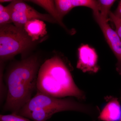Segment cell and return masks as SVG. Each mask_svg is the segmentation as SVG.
<instances>
[{
  "instance_id": "cell-1",
  "label": "cell",
  "mask_w": 121,
  "mask_h": 121,
  "mask_svg": "<svg viewBox=\"0 0 121 121\" xmlns=\"http://www.w3.org/2000/svg\"><path fill=\"white\" fill-rule=\"evenodd\" d=\"M39 63L36 56H31L16 64L6 78L7 95L4 106L5 111L17 114L31 99L36 88Z\"/></svg>"
},
{
  "instance_id": "cell-2",
  "label": "cell",
  "mask_w": 121,
  "mask_h": 121,
  "mask_svg": "<svg viewBox=\"0 0 121 121\" xmlns=\"http://www.w3.org/2000/svg\"><path fill=\"white\" fill-rule=\"evenodd\" d=\"M36 88L37 91L55 97L85 98L84 93L75 84L68 68L57 56L46 60L40 68Z\"/></svg>"
},
{
  "instance_id": "cell-3",
  "label": "cell",
  "mask_w": 121,
  "mask_h": 121,
  "mask_svg": "<svg viewBox=\"0 0 121 121\" xmlns=\"http://www.w3.org/2000/svg\"><path fill=\"white\" fill-rule=\"evenodd\" d=\"M87 106L71 99H59L37 91L17 114L34 121H46L55 113L66 111L88 113Z\"/></svg>"
},
{
  "instance_id": "cell-4",
  "label": "cell",
  "mask_w": 121,
  "mask_h": 121,
  "mask_svg": "<svg viewBox=\"0 0 121 121\" xmlns=\"http://www.w3.org/2000/svg\"><path fill=\"white\" fill-rule=\"evenodd\" d=\"M24 28L11 24L0 26L1 60L9 59L28 50L33 43Z\"/></svg>"
},
{
  "instance_id": "cell-5",
  "label": "cell",
  "mask_w": 121,
  "mask_h": 121,
  "mask_svg": "<svg viewBox=\"0 0 121 121\" xmlns=\"http://www.w3.org/2000/svg\"><path fill=\"white\" fill-rule=\"evenodd\" d=\"M8 6L11 13L12 22L18 27L24 28L27 22L35 19L52 23H57L50 14L40 13L22 1L13 0Z\"/></svg>"
},
{
  "instance_id": "cell-6",
  "label": "cell",
  "mask_w": 121,
  "mask_h": 121,
  "mask_svg": "<svg viewBox=\"0 0 121 121\" xmlns=\"http://www.w3.org/2000/svg\"><path fill=\"white\" fill-rule=\"evenodd\" d=\"M95 19L103 33L107 43L117 58L116 70L121 75V40L116 31L108 24V19L101 16L98 11H93Z\"/></svg>"
},
{
  "instance_id": "cell-7",
  "label": "cell",
  "mask_w": 121,
  "mask_h": 121,
  "mask_svg": "<svg viewBox=\"0 0 121 121\" xmlns=\"http://www.w3.org/2000/svg\"><path fill=\"white\" fill-rule=\"evenodd\" d=\"M78 51L77 68L84 72H97L99 68L98 65V55L95 50L87 44H83Z\"/></svg>"
},
{
  "instance_id": "cell-8",
  "label": "cell",
  "mask_w": 121,
  "mask_h": 121,
  "mask_svg": "<svg viewBox=\"0 0 121 121\" xmlns=\"http://www.w3.org/2000/svg\"><path fill=\"white\" fill-rule=\"evenodd\" d=\"M103 105L98 119L102 121H121V104L117 98H107Z\"/></svg>"
},
{
  "instance_id": "cell-9",
  "label": "cell",
  "mask_w": 121,
  "mask_h": 121,
  "mask_svg": "<svg viewBox=\"0 0 121 121\" xmlns=\"http://www.w3.org/2000/svg\"><path fill=\"white\" fill-rule=\"evenodd\" d=\"M46 27V24L43 21L35 19L27 22L24 26V29L34 42L47 35Z\"/></svg>"
},
{
  "instance_id": "cell-10",
  "label": "cell",
  "mask_w": 121,
  "mask_h": 121,
  "mask_svg": "<svg viewBox=\"0 0 121 121\" xmlns=\"http://www.w3.org/2000/svg\"><path fill=\"white\" fill-rule=\"evenodd\" d=\"M29 1L38 5L46 10L50 13V15L56 20L57 23L66 29V26L62 22L63 18L60 16L56 9L54 1L34 0Z\"/></svg>"
},
{
  "instance_id": "cell-11",
  "label": "cell",
  "mask_w": 121,
  "mask_h": 121,
  "mask_svg": "<svg viewBox=\"0 0 121 121\" xmlns=\"http://www.w3.org/2000/svg\"><path fill=\"white\" fill-rule=\"evenodd\" d=\"M54 1L56 9L62 18L74 8L71 0H56Z\"/></svg>"
},
{
  "instance_id": "cell-12",
  "label": "cell",
  "mask_w": 121,
  "mask_h": 121,
  "mask_svg": "<svg viewBox=\"0 0 121 121\" xmlns=\"http://www.w3.org/2000/svg\"><path fill=\"white\" fill-rule=\"evenodd\" d=\"M114 0H97L98 11L103 17L108 19V16L110 12V9L114 3Z\"/></svg>"
},
{
  "instance_id": "cell-13",
  "label": "cell",
  "mask_w": 121,
  "mask_h": 121,
  "mask_svg": "<svg viewBox=\"0 0 121 121\" xmlns=\"http://www.w3.org/2000/svg\"><path fill=\"white\" fill-rule=\"evenodd\" d=\"M13 23L10 11L8 6L0 4V25H5Z\"/></svg>"
},
{
  "instance_id": "cell-14",
  "label": "cell",
  "mask_w": 121,
  "mask_h": 121,
  "mask_svg": "<svg viewBox=\"0 0 121 121\" xmlns=\"http://www.w3.org/2000/svg\"><path fill=\"white\" fill-rule=\"evenodd\" d=\"M74 8L76 7H85L93 9V11H98L97 0H71Z\"/></svg>"
},
{
  "instance_id": "cell-15",
  "label": "cell",
  "mask_w": 121,
  "mask_h": 121,
  "mask_svg": "<svg viewBox=\"0 0 121 121\" xmlns=\"http://www.w3.org/2000/svg\"><path fill=\"white\" fill-rule=\"evenodd\" d=\"M0 121H31L27 118L14 113L11 114L0 115Z\"/></svg>"
},
{
  "instance_id": "cell-16",
  "label": "cell",
  "mask_w": 121,
  "mask_h": 121,
  "mask_svg": "<svg viewBox=\"0 0 121 121\" xmlns=\"http://www.w3.org/2000/svg\"><path fill=\"white\" fill-rule=\"evenodd\" d=\"M109 16L111 20L114 24L116 28L115 31L121 40V20L116 17L113 13L111 11L109 13Z\"/></svg>"
},
{
  "instance_id": "cell-17",
  "label": "cell",
  "mask_w": 121,
  "mask_h": 121,
  "mask_svg": "<svg viewBox=\"0 0 121 121\" xmlns=\"http://www.w3.org/2000/svg\"><path fill=\"white\" fill-rule=\"evenodd\" d=\"M113 13L116 17L121 20V0L119 2L117 8Z\"/></svg>"
},
{
  "instance_id": "cell-18",
  "label": "cell",
  "mask_w": 121,
  "mask_h": 121,
  "mask_svg": "<svg viewBox=\"0 0 121 121\" xmlns=\"http://www.w3.org/2000/svg\"><path fill=\"white\" fill-rule=\"evenodd\" d=\"M13 0H0V2L2 3V2H12L13 1Z\"/></svg>"
},
{
  "instance_id": "cell-19",
  "label": "cell",
  "mask_w": 121,
  "mask_h": 121,
  "mask_svg": "<svg viewBox=\"0 0 121 121\" xmlns=\"http://www.w3.org/2000/svg\"></svg>"
},
{
  "instance_id": "cell-20",
  "label": "cell",
  "mask_w": 121,
  "mask_h": 121,
  "mask_svg": "<svg viewBox=\"0 0 121 121\" xmlns=\"http://www.w3.org/2000/svg\"></svg>"
}]
</instances>
